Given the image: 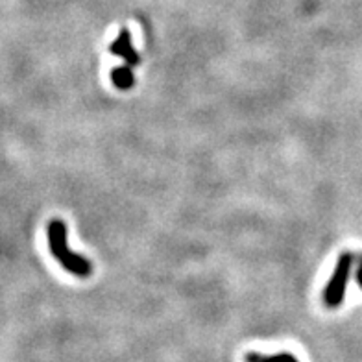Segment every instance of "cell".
Returning <instances> with one entry per match:
<instances>
[{
	"instance_id": "1",
	"label": "cell",
	"mask_w": 362,
	"mask_h": 362,
	"mask_svg": "<svg viewBox=\"0 0 362 362\" xmlns=\"http://www.w3.org/2000/svg\"><path fill=\"white\" fill-rule=\"evenodd\" d=\"M48 244L54 257H56L65 270H68L78 278H87L90 276V263L82 255L74 254L68 249L67 244V226L61 220L48 222Z\"/></svg>"
},
{
	"instance_id": "2",
	"label": "cell",
	"mask_w": 362,
	"mask_h": 362,
	"mask_svg": "<svg viewBox=\"0 0 362 362\" xmlns=\"http://www.w3.org/2000/svg\"><path fill=\"white\" fill-rule=\"evenodd\" d=\"M351 266H353V255L347 254V251L340 255L333 276H331L327 287L323 290V303L331 307V309L339 307L342 303V300H344L347 281H350L351 276Z\"/></svg>"
},
{
	"instance_id": "3",
	"label": "cell",
	"mask_w": 362,
	"mask_h": 362,
	"mask_svg": "<svg viewBox=\"0 0 362 362\" xmlns=\"http://www.w3.org/2000/svg\"><path fill=\"white\" fill-rule=\"evenodd\" d=\"M109 52L115 54V56L122 57L128 65H139V63H141V56L133 50V45H131V35L126 28L120 30L117 41H115L113 45L109 46Z\"/></svg>"
},
{
	"instance_id": "4",
	"label": "cell",
	"mask_w": 362,
	"mask_h": 362,
	"mask_svg": "<svg viewBox=\"0 0 362 362\" xmlns=\"http://www.w3.org/2000/svg\"><path fill=\"white\" fill-rule=\"evenodd\" d=\"M111 82L117 89H130L135 84V78H133V73H131L130 67H117L113 68L111 73Z\"/></svg>"
},
{
	"instance_id": "5",
	"label": "cell",
	"mask_w": 362,
	"mask_h": 362,
	"mask_svg": "<svg viewBox=\"0 0 362 362\" xmlns=\"http://www.w3.org/2000/svg\"><path fill=\"white\" fill-rule=\"evenodd\" d=\"M246 362H298L292 353H278V355H260V353H248Z\"/></svg>"
},
{
	"instance_id": "6",
	"label": "cell",
	"mask_w": 362,
	"mask_h": 362,
	"mask_svg": "<svg viewBox=\"0 0 362 362\" xmlns=\"http://www.w3.org/2000/svg\"><path fill=\"white\" fill-rule=\"evenodd\" d=\"M355 278H356V283H359V287L362 289V259H361V263H359V270H356Z\"/></svg>"
}]
</instances>
